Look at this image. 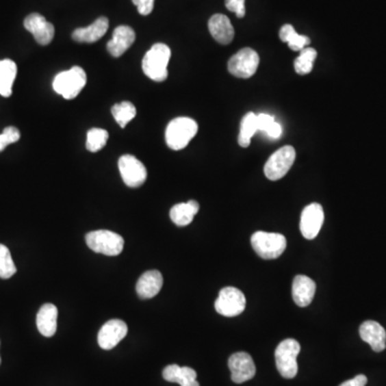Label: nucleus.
<instances>
[{"label": "nucleus", "mask_w": 386, "mask_h": 386, "mask_svg": "<svg viewBox=\"0 0 386 386\" xmlns=\"http://www.w3.org/2000/svg\"><path fill=\"white\" fill-rule=\"evenodd\" d=\"M171 58L170 47L164 43H156L144 56L143 72L155 82H164L168 79V64Z\"/></svg>", "instance_id": "f257e3e1"}, {"label": "nucleus", "mask_w": 386, "mask_h": 386, "mask_svg": "<svg viewBox=\"0 0 386 386\" xmlns=\"http://www.w3.org/2000/svg\"><path fill=\"white\" fill-rule=\"evenodd\" d=\"M198 126L196 120L189 117H177L166 127V141L173 151H181L187 147L191 140L198 133Z\"/></svg>", "instance_id": "f03ea898"}, {"label": "nucleus", "mask_w": 386, "mask_h": 386, "mask_svg": "<svg viewBox=\"0 0 386 386\" xmlns=\"http://www.w3.org/2000/svg\"><path fill=\"white\" fill-rule=\"evenodd\" d=\"M86 82V72L79 66H75L67 71L58 73L53 81V88L64 99L72 100L82 92Z\"/></svg>", "instance_id": "7ed1b4c3"}, {"label": "nucleus", "mask_w": 386, "mask_h": 386, "mask_svg": "<svg viewBox=\"0 0 386 386\" xmlns=\"http://www.w3.org/2000/svg\"><path fill=\"white\" fill-rule=\"evenodd\" d=\"M251 245L257 255L264 260H274L285 253L287 240L279 233L257 231L251 237Z\"/></svg>", "instance_id": "20e7f679"}, {"label": "nucleus", "mask_w": 386, "mask_h": 386, "mask_svg": "<svg viewBox=\"0 0 386 386\" xmlns=\"http://www.w3.org/2000/svg\"><path fill=\"white\" fill-rule=\"evenodd\" d=\"M86 244L94 253L107 257L120 255L124 249L125 240L117 233L107 230L92 231L86 235Z\"/></svg>", "instance_id": "39448f33"}, {"label": "nucleus", "mask_w": 386, "mask_h": 386, "mask_svg": "<svg viewBox=\"0 0 386 386\" xmlns=\"http://www.w3.org/2000/svg\"><path fill=\"white\" fill-rule=\"evenodd\" d=\"M300 352V344L295 339H285L280 342L275 352L278 372L285 379H293L298 372L297 357Z\"/></svg>", "instance_id": "423d86ee"}, {"label": "nucleus", "mask_w": 386, "mask_h": 386, "mask_svg": "<svg viewBox=\"0 0 386 386\" xmlns=\"http://www.w3.org/2000/svg\"><path fill=\"white\" fill-rule=\"evenodd\" d=\"M296 158L294 147H281L275 151L266 161L264 166V174L270 181H279L287 175L290 168H292Z\"/></svg>", "instance_id": "0eeeda50"}, {"label": "nucleus", "mask_w": 386, "mask_h": 386, "mask_svg": "<svg viewBox=\"0 0 386 386\" xmlns=\"http://www.w3.org/2000/svg\"><path fill=\"white\" fill-rule=\"evenodd\" d=\"M260 64L259 54L250 47L238 51L229 60L228 69L231 75L240 79H249L255 75Z\"/></svg>", "instance_id": "6e6552de"}, {"label": "nucleus", "mask_w": 386, "mask_h": 386, "mask_svg": "<svg viewBox=\"0 0 386 386\" xmlns=\"http://www.w3.org/2000/svg\"><path fill=\"white\" fill-rule=\"evenodd\" d=\"M216 311L224 317H236L243 313L246 308V297L236 287H223L215 303Z\"/></svg>", "instance_id": "1a4fd4ad"}, {"label": "nucleus", "mask_w": 386, "mask_h": 386, "mask_svg": "<svg viewBox=\"0 0 386 386\" xmlns=\"http://www.w3.org/2000/svg\"><path fill=\"white\" fill-rule=\"evenodd\" d=\"M118 168L123 181L130 188H139L147 179L146 168L132 155H124L118 160Z\"/></svg>", "instance_id": "9d476101"}, {"label": "nucleus", "mask_w": 386, "mask_h": 386, "mask_svg": "<svg viewBox=\"0 0 386 386\" xmlns=\"http://www.w3.org/2000/svg\"><path fill=\"white\" fill-rule=\"evenodd\" d=\"M324 222V211L320 204L312 203L306 206L300 217V229L306 240L317 237Z\"/></svg>", "instance_id": "9b49d317"}, {"label": "nucleus", "mask_w": 386, "mask_h": 386, "mask_svg": "<svg viewBox=\"0 0 386 386\" xmlns=\"http://www.w3.org/2000/svg\"><path fill=\"white\" fill-rule=\"evenodd\" d=\"M229 368L232 381L235 383L249 381L255 376V365L253 357L246 352L232 354L229 359Z\"/></svg>", "instance_id": "f8f14e48"}, {"label": "nucleus", "mask_w": 386, "mask_h": 386, "mask_svg": "<svg viewBox=\"0 0 386 386\" xmlns=\"http://www.w3.org/2000/svg\"><path fill=\"white\" fill-rule=\"evenodd\" d=\"M128 334V326L122 320L113 319L107 321L100 329L98 344L103 350H112Z\"/></svg>", "instance_id": "ddd939ff"}, {"label": "nucleus", "mask_w": 386, "mask_h": 386, "mask_svg": "<svg viewBox=\"0 0 386 386\" xmlns=\"http://www.w3.org/2000/svg\"><path fill=\"white\" fill-rule=\"evenodd\" d=\"M24 26L31 32L39 44L47 45L52 42L55 36V28L52 23L47 22L44 16L39 13L28 15L24 21Z\"/></svg>", "instance_id": "4468645a"}, {"label": "nucleus", "mask_w": 386, "mask_h": 386, "mask_svg": "<svg viewBox=\"0 0 386 386\" xmlns=\"http://www.w3.org/2000/svg\"><path fill=\"white\" fill-rule=\"evenodd\" d=\"M136 41V32L129 26H118L113 32V38L107 42V51L113 57H120Z\"/></svg>", "instance_id": "2eb2a0df"}, {"label": "nucleus", "mask_w": 386, "mask_h": 386, "mask_svg": "<svg viewBox=\"0 0 386 386\" xmlns=\"http://www.w3.org/2000/svg\"><path fill=\"white\" fill-rule=\"evenodd\" d=\"M208 29L211 37L220 44H229L232 42L235 35L230 18L224 14L213 15L208 21Z\"/></svg>", "instance_id": "dca6fc26"}, {"label": "nucleus", "mask_w": 386, "mask_h": 386, "mask_svg": "<svg viewBox=\"0 0 386 386\" xmlns=\"http://www.w3.org/2000/svg\"><path fill=\"white\" fill-rule=\"evenodd\" d=\"M316 283L311 278L297 275L293 280L292 295L295 304L300 307H307L311 304L316 294Z\"/></svg>", "instance_id": "f3484780"}, {"label": "nucleus", "mask_w": 386, "mask_h": 386, "mask_svg": "<svg viewBox=\"0 0 386 386\" xmlns=\"http://www.w3.org/2000/svg\"><path fill=\"white\" fill-rule=\"evenodd\" d=\"M361 339L370 346L374 352H382L386 348V332L376 321H366L359 327Z\"/></svg>", "instance_id": "a211bd4d"}, {"label": "nucleus", "mask_w": 386, "mask_h": 386, "mask_svg": "<svg viewBox=\"0 0 386 386\" xmlns=\"http://www.w3.org/2000/svg\"><path fill=\"white\" fill-rule=\"evenodd\" d=\"M164 285V277L158 270L144 272L136 283V293L142 300H149L156 296Z\"/></svg>", "instance_id": "6ab92c4d"}, {"label": "nucleus", "mask_w": 386, "mask_h": 386, "mask_svg": "<svg viewBox=\"0 0 386 386\" xmlns=\"http://www.w3.org/2000/svg\"><path fill=\"white\" fill-rule=\"evenodd\" d=\"M109 29V20L104 16L96 18L88 27L77 28L72 34V39L77 42L94 43L101 39Z\"/></svg>", "instance_id": "aec40b11"}, {"label": "nucleus", "mask_w": 386, "mask_h": 386, "mask_svg": "<svg viewBox=\"0 0 386 386\" xmlns=\"http://www.w3.org/2000/svg\"><path fill=\"white\" fill-rule=\"evenodd\" d=\"M58 310L53 304L43 305L37 315V327L40 334L53 337L57 331Z\"/></svg>", "instance_id": "412c9836"}, {"label": "nucleus", "mask_w": 386, "mask_h": 386, "mask_svg": "<svg viewBox=\"0 0 386 386\" xmlns=\"http://www.w3.org/2000/svg\"><path fill=\"white\" fill-rule=\"evenodd\" d=\"M164 380L181 386H200L196 381V372L190 367H181L179 365H168L162 372Z\"/></svg>", "instance_id": "4be33fe9"}, {"label": "nucleus", "mask_w": 386, "mask_h": 386, "mask_svg": "<svg viewBox=\"0 0 386 386\" xmlns=\"http://www.w3.org/2000/svg\"><path fill=\"white\" fill-rule=\"evenodd\" d=\"M200 205L194 200L188 201L186 203L176 204L170 211L172 221L179 227H186L192 222L194 216L198 213Z\"/></svg>", "instance_id": "5701e85b"}, {"label": "nucleus", "mask_w": 386, "mask_h": 386, "mask_svg": "<svg viewBox=\"0 0 386 386\" xmlns=\"http://www.w3.org/2000/svg\"><path fill=\"white\" fill-rule=\"evenodd\" d=\"M18 75V67L13 60H0V94L10 96L12 94V86L15 77Z\"/></svg>", "instance_id": "b1692460"}, {"label": "nucleus", "mask_w": 386, "mask_h": 386, "mask_svg": "<svg viewBox=\"0 0 386 386\" xmlns=\"http://www.w3.org/2000/svg\"><path fill=\"white\" fill-rule=\"evenodd\" d=\"M279 37L283 42L287 43L290 49L295 52H300L310 44L307 36L298 35L292 25L285 24L279 31Z\"/></svg>", "instance_id": "393cba45"}, {"label": "nucleus", "mask_w": 386, "mask_h": 386, "mask_svg": "<svg viewBox=\"0 0 386 386\" xmlns=\"http://www.w3.org/2000/svg\"><path fill=\"white\" fill-rule=\"evenodd\" d=\"M257 131H259V129H257V115L250 112L244 116L242 123H240V136H238V144L240 146L244 147V149L249 146L253 136Z\"/></svg>", "instance_id": "a878e982"}, {"label": "nucleus", "mask_w": 386, "mask_h": 386, "mask_svg": "<svg viewBox=\"0 0 386 386\" xmlns=\"http://www.w3.org/2000/svg\"><path fill=\"white\" fill-rule=\"evenodd\" d=\"M317 56V51L312 47H305L304 50L300 51V56L294 62V69L297 75H309L313 69Z\"/></svg>", "instance_id": "bb28decb"}, {"label": "nucleus", "mask_w": 386, "mask_h": 386, "mask_svg": "<svg viewBox=\"0 0 386 386\" xmlns=\"http://www.w3.org/2000/svg\"><path fill=\"white\" fill-rule=\"evenodd\" d=\"M112 114L117 124L125 128L136 117V109L131 102L124 101L115 104L114 107H112Z\"/></svg>", "instance_id": "cd10ccee"}, {"label": "nucleus", "mask_w": 386, "mask_h": 386, "mask_svg": "<svg viewBox=\"0 0 386 386\" xmlns=\"http://www.w3.org/2000/svg\"><path fill=\"white\" fill-rule=\"evenodd\" d=\"M109 132L104 129L92 128L87 132L86 149L90 153L101 151L107 145Z\"/></svg>", "instance_id": "c85d7f7f"}, {"label": "nucleus", "mask_w": 386, "mask_h": 386, "mask_svg": "<svg viewBox=\"0 0 386 386\" xmlns=\"http://www.w3.org/2000/svg\"><path fill=\"white\" fill-rule=\"evenodd\" d=\"M16 272V266L12 260L10 250L0 244V278L9 279Z\"/></svg>", "instance_id": "c756f323"}, {"label": "nucleus", "mask_w": 386, "mask_h": 386, "mask_svg": "<svg viewBox=\"0 0 386 386\" xmlns=\"http://www.w3.org/2000/svg\"><path fill=\"white\" fill-rule=\"evenodd\" d=\"M21 134L15 127H7L0 134V151H3L8 145L15 143L20 140Z\"/></svg>", "instance_id": "7c9ffc66"}, {"label": "nucleus", "mask_w": 386, "mask_h": 386, "mask_svg": "<svg viewBox=\"0 0 386 386\" xmlns=\"http://www.w3.org/2000/svg\"><path fill=\"white\" fill-rule=\"evenodd\" d=\"M246 0H225V7L231 12H234L236 16L243 18L246 14Z\"/></svg>", "instance_id": "2f4dec72"}, {"label": "nucleus", "mask_w": 386, "mask_h": 386, "mask_svg": "<svg viewBox=\"0 0 386 386\" xmlns=\"http://www.w3.org/2000/svg\"><path fill=\"white\" fill-rule=\"evenodd\" d=\"M141 15H149L154 10L155 0H132Z\"/></svg>", "instance_id": "473e14b6"}, {"label": "nucleus", "mask_w": 386, "mask_h": 386, "mask_svg": "<svg viewBox=\"0 0 386 386\" xmlns=\"http://www.w3.org/2000/svg\"><path fill=\"white\" fill-rule=\"evenodd\" d=\"M257 129L259 131L266 132L268 129L275 123V118L272 115L262 114L257 115Z\"/></svg>", "instance_id": "72a5a7b5"}, {"label": "nucleus", "mask_w": 386, "mask_h": 386, "mask_svg": "<svg viewBox=\"0 0 386 386\" xmlns=\"http://www.w3.org/2000/svg\"><path fill=\"white\" fill-rule=\"evenodd\" d=\"M366 384L367 376H364V374H359V376H355L353 379L348 380V381L340 384L339 386H365Z\"/></svg>", "instance_id": "f704fd0d"}, {"label": "nucleus", "mask_w": 386, "mask_h": 386, "mask_svg": "<svg viewBox=\"0 0 386 386\" xmlns=\"http://www.w3.org/2000/svg\"><path fill=\"white\" fill-rule=\"evenodd\" d=\"M265 133H268V136L272 138V139H279L281 134H283V127H281V125L278 124L277 122H275L268 129V131L265 132Z\"/></svg>", "instance_id": "c9c22d12"}, {"label": "nucleus", "mask_w": 386, "mask_h": 386, "mask_svg": "<svg viewBox=\"0 0 386 386\" xmlns=\"http://www.w3.org/2000/svg\"><path fill=\"white\" fill-rule=\"evenodd\" d=\"M0 364H1V359H0Z\"/></svg>", "instance_id": "e433bc0d"}]
</instances>
